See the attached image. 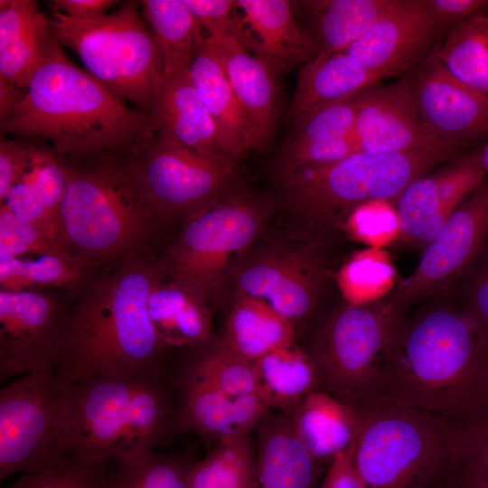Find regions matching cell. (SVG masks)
Listing matches in <instances>:
<instances>
[{"instance_id": "6da1fadb", "label": "cell", "mask_w": 488, "mask_h": 488, "mask_svg": "<svg viewBox=\"0 0 488 488\" xmlns=\"http://www.w3.org/2000/svg\"><path fill=\"white\" fill-rule=\"evenodd\" d=\"M378 400L455 423L488 420V345L481 326L447 300L405 316L382 362Z\"/></svg>"}, {"instance_id": "7a4b0ae2", "label": "cell", "mask_w": 488, "mask_h": 488, "mask_svg": "<svg viewBox=\"0 0 488 488\" xmlns=\"http://www.w3.org/2000/svg\"><path fill=\"white\" fill-rule=\"evenodd\" d=\"M161 278L149 250L97 271L70 300L53 373L69 384L99 377L127 380L163 363L167 347L148 315L149 296Z\"/></svg>"}, {"instance_id": "3957f363", "label": "cell", "mask_w": 488, "mask_h": 488, "mask_svg": "<svg viewBox=\"0 0 488 488\" xmlns=\"http://www.w3.org/2000/svg\"><path fill=\"white\" fill-rule=\"evenodd\" d=\"M1 133L41 137L62 158L127 148L155 132L150 115L127 106L75 65L52 37L21 101L0 120Z\"/></svg>"}, {"instance_id": "277c9868", "label": "cell", "mask_w": 488, "mask_h": 488, "mask_svg": "<svg viewBox=\"0 0 488 488\" xmlns=\"http://www.w3.org/2000/svg\"><path fill=\"white\" fill-rule=\"evenodd\" d=\"M127 148L63 158L68 181L59 209L58 238L67 252L97 270L148 251L164 225L133 172Z\"/></svg>"}, {"instance_id": "5b68a950", "label": "cell", "mask_w": 488, "mask_h": 488, "mask_svg": "<svg viewBox=\"0 0 488 488\" xmlns=\"http://www.w3.org/2000/svg\"><path fill=\"white\" fill-rule=\"evenodd\" d=\"M454 155L416 150L356 152L337 162L277 175L282 203L307 244L324 245L342 232L359 208L372 202L394 204L402 191Z\"/></svg>"}, {"instance_id": "8992f818", "label": "cell", "mask_w": 488, "mask_h": 488, "mask_svg": "<svg viewBox=\"0 0 488 488\" xmlns=\"http://www.w3.org/2000/svg\"><path fill=\"white\" fill-rule=\"evenodd\" d=\"M140 8V2L125 1L92 21H75L52 8L49 19L57 42L80 57L91 77L119 101L150 115L164 66Z\"/></svg>"}, {"instance_id": "52a82bcc", "label": "cell", "mask_w": 488, "mask_h": 488, "mask_svg": "<svg viewBox=\"0 0 488 488\" xmlns=\"http://www.w3.org/2000/svg\"><path fill=\"white\" fill-rule=\"evenodd\" d=\"M268 212L266 200L236 190L191 212L158 260L163 278L209 306L260 236Z\"/></svg>"}, {"instance_id": "ba28073f", "label": "cell", "mask_w": 488, "mask_h": 488, "mask_svg": "<svg viewBox=\"0 0 488 488\" xmlns=\"http://www.w3.org/2000/svg\"><path fill=\"white\" fill-rule=\"evenodd\" d=\"M360 414L354 465L364 488H427L446 475L449 420L390 404Z\"/></svg>"}, {"instance_id": "9c48e42d", "label": "cell", "mask_w": 488, "mask_h": 488, "mask_svg": "<svg viewBox=\"0 0 488 488\" xmlns=\"http://www.w3.org/2000/svg\"><path fill=\"white\" fill-rule=\"evenodd\" d=\"M404 317L385 297L364 305L345 303L328 315L305 349L317 371L320 390L360 413L379 405L382 362Z\"/></svg>"}, {"instance_id": "30bf717a", "label": "cell", "mask_w": 488, "mask_h": 488, "mask_svg": "<svg viewBox=\"0 0 488 488\" xmlns=\"http://www.w3.org/2000/svg\"><path fill=\"white\" fill-rule=\"evenodd\" d=\"M69 383L53 372L26 373L0 390V480L50 469L68 456Z\"/></svg>"}, {"instance_id": "8fae6325", "label": "cell", "mask_w": 488, "mask_h": 488, "mask_svg": "<svg viewBox=\"0 0 488 488\" xmlns=\"http://www.w3.org/2000/svg\"><path fill=\"white\" fill-rule=\"evenodd\" d=\"M135 175L166 224L232 190L236 164L213 160L155 131L127 148Z\"/></svg>"}, {"instance_id": "7c38bea8", "label": "cell", "mask_w": 488, "mask_h": 488, "mask_svg": "<svg viewBox=\"0 0 488 488\" xmlns=\"http://www.w3.org/2000/svg\"><path fill=\"white\" fill-rule=\"evenodd\" d=\"M488 241V179L452 213L426 246L413 272L385 296L398 313L418 301L448 294Z\"/></svg>"}, {"instance_id": "4fadbf2b", "label": "cell", "mask_w": 488, "mask_h": 488, "mask_svg": "<svg viewBox=\"0 0 488 488\" xmlns=\"http://www.w3.org/2000/svg\"><path fill=\"white\" fill-rule=\"evenodd\" d=\"M70 452L97 465L136 451L139 404L136 375L127 380L94 378L70 383Z\"/></svg>"}, {"instance_id": "5bb4252c", "label": "cell", "mask_w": 488, "mask_h": 488, "mask_svg": "<svg viewBox=\"0 0 488 488\" xmlns=\"http://www.w3.org/2000/svg\"><path fill=\"white\" fill-rule=\"evenodd\" d=\"M70 301L44 290H0V375L53 372L64 345Z\"/></svg>"}, {"instance_id": "9a60e30c", "label": "cell", "mask_w": 488, "mask_h": 488, "mask_svg": "<svg viewBox=\"0 0 488 488\" xmlns=\"http://www.w3.org/2000/svg\"><path fill=\"white\" fill-rule=\"evenodd\" d=\"M234 296L259 299L296 325L316 312L325 279L310 248L268 244L249 252L231 276Z\"/></svg>"}, {"instance_id": "2e32d148", "label": "cell", "mask_w": 488, "mask_h": 488, "mask_svg": "<svg viewBox=\"0 0 488 488\" xmlns=\"http://www.w3.org/2000/svg\"><path fill=\"white\" fill-rule=\"evenodd\" d=\"M408 73L421 119L438 142L456 152L488 134V100L456 79L436 49Z\"/></svg>"}, {"instance_id": "e0dca14e", "label": "cell", "mask_w": 488, "mask_h": 488, "mask_svg": "<svg viewBox=\"0 0 488 488\" xmlns=\"http://www.w3.org/2000/svg\"><path fill=\"white\" fill-rule=\"evenodd\" d=\"M354 98V136L359 151L399 153L425 150L455 155V151L438 142L424 125L413 98L408 72L392 83L373 84Z\"/></svg>"}, {"instance_id": "ac0fdd59", "label": "cell", "mask_w": 488, "mask_h": 488, "mask_svg": "<svg viewBox=\"0 0 488 488\" xmlns=\"http://www.w3.org/2000/svg\"><path fill=\"white\" fill-rule=\"evenodd\" d=\"M440 38L426 0H397L365 34L342 52L386 79L419 65Z\"/></svg>"}, {"instance_id": "d6986e66", "label": "cell", "mask_w": 488, "mask_h": 488, "mask_svg": "<svg viewBox=\"0 0 488 488\" xmlns=\"http://www.w3.org/2000/svg\"><path fill=\"white\" fill-rule=\"evenodd\" d=\"M173 377L181 432H192L215 446L250 436L274 412L257 394L234 395L203 382Z\"/></svg>"}, {"instance_id": "ffe728a7", "label": "cell", "mask_w": 488, "mask_h": 488, "mask_svg": "<svg viewBox=\"0 0 488 488\" xmlns=\"http://www.w3.org/2000/svg\"><path fill=\"white\" fill-rule=\"evenodd\" d=\"M229 35L278 75L311 60L286 0H237Z\"/></svg>"}, {"instance_id": "44dd1931", "label": "cell", "mask_w": 488, "mask_h": 488, "mask_svg": "<svg viewBox=\"0 0 488 488\" xmlns=\"http://www.w3.org/2000/svg\"><path fill=\"white\" fill-rule=\"evenodd\" d=\"M221 63L250 129L252 150L272 140L279 114L278 74L233 37H205Z\"/></svg>"}, {"instance_id": "7402d4cb", "label": "cell", "mask_w": 488, "mask_h": 488, "mask_svg": "<svg viewBox=\"0 0 488 488\" xmlns=\"http://www.w3.org/2000/svg\"><path fill=\"white\" fill-rule=\"evenodd\" d=\"M355 98L315 109L292 123L275 164L277 175L324 165L359 152Z\"/></svg>"}, {"instance_id": "603a6c76", "label": "cell", "mask_w": 488, "mask_h": 488, "mask_svg": "<svg viewBox=\"0 0 488 488\" xmlns=\"http://www.w3.org/2000/svg\"><path fill=\"white\" fill-rule=\"evenodd\" d=\"M257 430V488H317L324 466L297 436L292 411H276Z\"/></svg>"}, {"instance_id": "cb8c5ba5", "label": "cell", "mask_w": 488, "mask_h": 488, "mask_svg": "<svg viewBox=\"0 0 488 488\" xmlns=\"http://www.w3.org/2000/svg\"><path fill=\"white\" fill-rule=\"evenodd\" d=\"M53 33L34 0L0 1V80L26 89L42 65Z\"/></svg>"}, {"instance_id": "d4e9b609", "label": "cell", "mask_w": 488, "mask_h": 488, "mask_svg": "<svg viewBox=\"0 0 488 488\" xmlns=\"http://www.w3.org/2000/svg\"><path fill=\"white\" fill-rule=\"evenodd\" d=\"M150 116L155 131L170 135L208 158L237 163L223 149L216 126L189 72L164 78Z\"/></svg>"}, {"instance_id": "484cf974", "label": "cell", "mask_w": 488, "mask_h": 488, "mask_svg": "<svg viewBox=\"0 0 488 488\" xmlns=\"http://www.w3.org/2000/svg\"><path fill=\"white\" fill-rule=\"evenodd\" d=\"M381 80L343 52L312 59L298 71L287 119L292 124L315 109L352 99Z\"/></svg>"}, {"instance_id": "4316f807", "label": "cell", "mask_w": 488, "mask_h": 488, "mask_svg": "<svg viewBox=\"0 0 488 488\" xmlns=\"http://www.w3.org/2000/svg\"><path fill=\"white\" fill-rule=\"evenodd\" d=\"M292 422L314 461L328 466L356 439L361 414L326 392L315 390L292 410Z\"/></svg>"}, {"instance_id": "83f0119b", "label": "cell", "mask_w": 488, "mask_h": 488, "mask_svg": "<svg viewBox=\"0 0 488 488\" xmlns=\"http://www.w3.org/2000/svg\"><path fill=\"white\" fill-rule=\"evenodd\" d=\"M228 155L238 162L252 150L250 129L216 56L204 42L189 70Z\"/></svg>"}, {"instance_id": "f1b7e54d", "label": "cell", "mask_w": 488, "mask_h": 488, "mask_svg": "<svg viewBox=\"0 0 488 488\" xmlns=\"http://www.w3.org/2000/svg\"><path fill=\"white\" fill-rule=\"evenodd\" d=\"M397 0H328L307 2L312 14L304 31L316 57L342 52L358 41Z\"/></svg>"}, {"instance_id": "f546056e", "label": "cell", "mask_w": 488, "mask_h": 488, "mask_svg": "<svg viewBox=\"0 0 488 488\" xmlns=\"http://www.w3.org/2000/svg\"><path fill=\"white\" fill-rule=\"evenodd\" d=\"M296 343V329L265 302L248 296H234L219 344L254 362L267 352Z\"/></svg>"}, {"instance_id": "4dcf8cb0", "label": "cell", "mask_w": 488, "mask_h": 488, "mask_svg": "<svg viewBox=\"0 0 488 488\" xmlns=\"http://www.w3.org/2000/svg\"><path fill=\"white\" fill-rule=\"evenodd\" d=\"M162 279L148 299V315L161 341L167 348L207 343L211 336L209 306L179 285Z\"/></svg>"}, {"instance_id": "1f68e13d", "label": "cell", "mask_w": 488, "mask_h": 488, "mask_svg": "<svg viewBox=\"0 0 488 488\" xmlns=\"http://www.w3.org/2000/svg\"><path fill=\"white\" fill-rule=\"evenodd\" d=\"M253 364L256 394L272 411H292L308 394L320 390L310 356L296 343L267 352Z\"/></svg>"}, {"instance_id": "d6a6232c", "label": "cell", "mask_w": 488, "mask_h": 488, "mask_svg": "<svg viewBox=\"0 0 488 488\" xmlns=\"http://www.w3.org/2000/svg\"><path fill=\"white\" fill-rule=\"evenodd\" d=\"M140 3L163 57L164 78L189 72L205 36L185 0Z\"/></svg>"}, {"instance_id": "836d02e7", "label": "cell", "mask_w": 488, "mask_h": 488, "mask_svg": "<svg viewBox=\"0 0 488 488\" xmlns=\"http://www.w3.org/2000/svg\"><path fill=\"white\" fill-rule=\"evenodd\" d=\"M97 271L70 253L42 255L35 259L0 255L2 290H43L52 287L75 293Z\"/></svg>"}, {"instance_id": "e575fe53", "label": "cell", "mask_w": 488, "mask_h": 488, "mask_svg": "<svg viewBox=\"0 0 488 488\" xmlns=\"http://www.w3.org/2000/svg\"><path fill=\"white\" fill-rule=\"evenodd\" d=\"M436 53L456 79L488 100V16L478 14L453 27Z\"/></svg>"}, {"instance_id": "d590c367", "label": "cell", "mask_w": 488, "mask_h": 488, "mask_svg": "<svg viewBox=\"0 0 488 488\" xmlns=\"http://www.w3.org/2000/svg\"><path fill=\"white\" fill-rule=\"evenodd\" d=\"M188 488H257L251 436L218 444L202 459L193 461Z\"/></svg>"}, {"instance_id": "8d00e7d4", "label": "cell", "mask_w": 488, "mask_h": 488, "mask_svg": "<svg viewBox=\"0 0 488 488\" xmlns=\"http://www.w3.org/2000/svg\"><path fill=\"white\" fill-rule=\"evenodd\" d=\"M108 488H188L193 461L177 455L136 450L112 459Z\"/></svg>"}, {"instance_id": "74e56055", "label": "cell", "mask_w": 488, "mask_h": 488, "mask_svg": "<svg viewBox=\"0 0 488 488\" xmlns=\"http://www.w3.org/2000/svg\"><path fill=\"white\" fill-rule=\"evenodd\" d=\"M173 375L203 382L234 395L256 394L253 362L233 354L219 343Z\"/></svg>"}, {"instance_id": "f35d334b", "label": "cell", "mask_w": 488, "mask_h": 488, "mask_svg": "<svg viewBox=\"0 0 488 488\" xmlns=\"http://www.w3.org/2000/svg\"><path fill=\"white\" fill-rule=\"evenodd\" d=\"M394 270L379 248L352 256L341 268L337 280L346 303L364 305L379 301L393 283Z\"/></svg>"}, {"instance_id": "ab89813d", "label": "cell", "mask_w": 488, "mask_h": 488, "mask_svg": "<svg viewBox=\"0 0 488 488\" xmlns=\"http://www.w3.org/2000/svg\"><path fill=\"white\" fill-rule=\"evenodd\" d=\"M57 253L69 252L62 248L56 228L22 221L0 204V255Z\"/></svg>"}, {"instance_id": "60d3db41", "label": "cell", "mask_w": 488, "mask_h": 488, "mask_svg": "<svg viewBox=\"0 0 488 488\" xmlns=\"http://www.w3.org/2000/svg\"><path fill=\"white\" fill-rule=\"evenodd\" d=\"M6 488H108V472L71 455L50 469L22 474Z\"/></svg>"}, {"instance_id": "b9f144b4", "label": "cell", "mask_w": 488, "mask_h": 488, "mask_svg": "<svg viewBox=\"0 0 488 488\" xmlns=\"http://www.w3.org/2000/svg\"><path fill=\"white\" fill-rule=\"evenodd\" d=\"M452 462L470 466L488 476V420L450 421Z\"/></svg>"}, {"instance_id": "7bdbcfd3", "label": "cell", "mask_w": 488, "mask_h": 488, "mask_svg": "<svg viewBox=\"0 0 488 488\" xmlns=\"http://www.w3.org/2000/svg\"><path fill=\"white\" fill-rule=\"evenodd\" d=\"M373 203L356 210L349 218L345 233L353 239L379 248L399 237V225L397 211L373 209Z\"/></svg>"}, {"instance_id": "ee69618b", "label": "cell", "mask_w": 488, "mask_h": 488, "mask_svg": "<svg viewBox=\"0 0 488 488\" xmlns=\"http://www.w3.org/2000/svg\"><path fill=\"white\" fill-rule=\"evenodd\" d=\"M459 281L463 284L462 308L488 333V241Z\"/></svg>"}, {"instance_id": "f6af8a7d", "label": "cell", "mask_w": 488, "mask_h": 488, "mask_svg": "<svg viewBox=\"0 0 488 488\" xmlns=\"http://www.w3.org/2000/svg\"><path fill=\"white\" fill-rule=\"evenodd\" d=\"M39 144L1 138L0 202L32 165Z\"/></svg>"}, {"instance_id": "bcb514c9", "label": "cell", "mask_w": 488, "mask_h": 488, "mask_svg": "<svg viewBox=\"0 0 488 488\" xmlns=\"http://www.w3.org/2000/svg\"><path fill=\"white\" fill-rule=\"evenodd\" d=\"M206 38L219 39L229 35L234 3L232 0H185Z\"/></svg>"}, {"instance_id": "7dc6e473", "label": "cell", "mask_w": 488, "mask_h": 488, "mask_svg": "<svg viewBox=\"0 0 488 488\" xmlns=\"http://www.w3.org/2000/svg\"><path fill=\"white\" fill-rule=\"evenodd\" d=\"M441 37L455 25L488 8V0H426Z\"/></svg>"}, {"instance_id": "c3c4849f", "label": "cell", "mask_w": 488, "mask_h": 488, "mask_svg": "<svg viewBox=\"0 0 488 488\" xmlns=\"http://www.w3.org/2000/svg\"><path fill=\"white\" fill-rule=\"evenodd\" d=\"M356 439L331 461L317 488H364L354 465Z\"/></svg>"}, {"instance_id": "681fc988", "label": "cell", "mask_w": 488, "mask_h": 488, "mask_svg": "<svg viewBox=\"0 0 488 488\" xmlns=\"http://www.w3.org/2000/svg\"><path fill=\"white\" fill-rule=\"evenodd\" d=\"M52 8L75 21H92L99 19L117 1L114 0H54L50 2Z\"/></svg>"}, {"instance_id": "f907efd6", "label": "cell", "mask_w": 488, "mask_h": 488, "mask_svg": "<svg viewBox=\"0 0 488 488\" xmlns=\"http://www.w3.org/2000/svg\"><path fill=\"white\" fill-rule=\"evenodd\" d=\"M446 488H488V476L457 463L451 465L444 477Z\"/></svg>"}, {"instance_id": "816d5d0a", "label": "cell", "mask_w": 488, "mask_h": 488, "mask_svg": "<svg viewBox=\"0 0 488 488\" xmlns=\"http://www.w3.org/2000/svg\"><path fill=\"white\" fill-rule=\"evenodd\" d=\"M481 156L483 164V168L486 174V178L488 179V140L484 146L481 149Z\"/></svg>"}, {"instance_id": "f5cc1de1", "label": "cell", "mask_w": 488, "mask_h": 488, "mask_svg": "<svg viewBox=\"0 0 488 488\" xmlns=\"http://www.w3.org/2000/svg\"><path fill=\"white\" fill-rule=\"evenodd\" d=\"M444 477L441 480L437 481L436 483H433L432 485L428 486L427 488H446Z\"/></svg>"}, {"instance_id": "db71d44e", "label": "cell", "mask_w": 488, "mask_h": 488, "mask_svg": "<svg viewBox=\"0 0 488 488\" xmlns=\"http://www.w3.org/2000/svg\"><path fill=\"white\" fill-rule=\"evenodd\" d=\"M484 333V335H485V338H486V342H487V345H488V333L483 331Z\"/></svg>"}]
</instances>
